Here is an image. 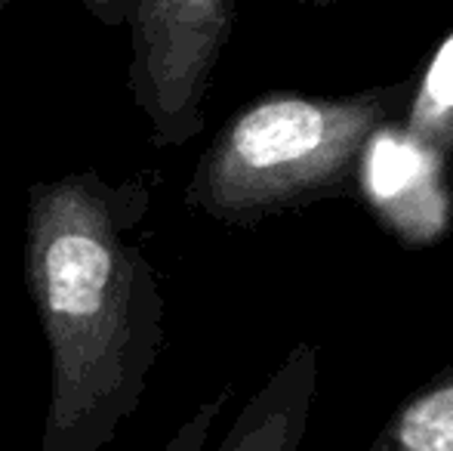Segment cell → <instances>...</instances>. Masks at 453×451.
<instances>
[{"mask_svg": "<svg viewBox=\"0 0 453 451\" xmlns=\"http://www.w3.org/2000/svg\"><path fill=\"white\" fill-rule=\"evenodd\" d=\"M149 211L142 180L96 170L28 186L25 288L50 349L37 451H102L142 402L164 340L161 284L136 241Z\"/></svg>", "mask_w": 453, "mask_h": 451, "instance_id": "obj_1", "label": "cell"}, {"mask_svg": "<svg viewBox=\"0 0 453 451\" xmlns=\"http://www.w3.org/2000/svg\"><path fill=\"white\" fill-rule=\"evenodd\" d=\"M228 396H232V390H219L213 399H207L203 405H197V411L188 417V421L182 424L180 430H176L173 436L167 439V446H164L161 451H203V446H207L210 439V430H213L216 417H219L222 405L228 402Z\"/></svg>", "mask_w": 453, "mask_h": 451, "instance_id": "obj_7", "label": "cell"}, {"mask_svg": "<svg viewBox=\"0 0 453 451\" xmlns=\"http://www.w3.org/2000/svg\"><path fill=\"white\" fill-rule=\"evenodd\" d=\"M130 93L157 149L203 130V97L228 41L232 0H133Z\"/></svg>", "mask_w": 453, "mask_h": 451, "instance_id": "obj_3", "label": "cell"}, {"mask_svg": "<svg viewBox=\"0 0 453 451\" xmlns=\"http://www.w3.org/2000/svg\"><path fill=\"white\" fill-rule=\"evenodd\" d=\"M318 393V346L296 343L247 399L216 451H299Z\"/></svg>", "mask_w": 453, "mask_h": 451, "instance_id": "obj_4", "label": "cell"}, {"mask_svg": "<svg viewBox=\"0 0 453 451\" xmlns=\"http://www.w3.org/2000/svg\"><path fill=\"white\" fill-rule=\"evenodd\" d=\"M102 25H124L130 19L133 0H81Z\"/></svg>", "mask_w": 453, "mask_h": 451, "instance_id": "obj_8", "label": "cell"}, {"mask_svg": "<svg viewBox=\"0 0 453 451\" xmlns=\"http://www.w3.org/2000/svg\"><path fill=\"white\" fill-rule=\"evenodd\" d=\"M367 451H453V365L413 390Z\"/></svg>", "mask_w": 453, "mask_h": 451, "instance_id": "obj_6", "label": "cell"}, {"mask_svg": "<svg viewBox=\"0 0 453 451\" xmlns=\"http://www.w3.org/2000/svg\"><path fill=\"white\" fill-rule=\"evenodd\" d=\"M398 109H404L401 90L257 99L216 133L195 164L185 207L226 226H257L318 201L361 198L367 145Z\"/></svg>", "mask_w": 453, "mask_h": 451, "instance_id": "obj_2", "label": "cell"}, {"mask_svg": "<svg viewBox=\"0 0 453 451\" xmlns=\"http://www.w3.org/2000/svg\"><path fill=\"white\" fill-rule=\"evenodd\" d=\"M401 133L429 155L441 180L453 183V35L435 50L417 90L411 93Z\"/></svg>", "mask_w": 453, "mask_h": 451, "instance_id": "obj_5", "label": "cell"}]
</instances>
